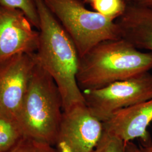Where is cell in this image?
I'll return each mask as SVG.
<instances>
[{
	"mask_svg": "<svg viewBox=\"0 0 152 152\" xmlns=\"http://www.w3.org/2000/svg\"><path fill=\"white\" fill-rule=\"evenodd\" d=\"M34 1L39 19L37 61L56 84L63 111L77 104L85 103L77 81L80 57L76 46L44 0Z\"/></svg>",
	"mask_w": 152,
	"mask_h": 152,
	"instance_id": "6da1fadb",
	"label": "cell"
},
{
	"mask_svg": "<svg viewBox=\"0 0 152 152\" xmlns=\"http://www.w3.org/2000/svg\"><path fill=\"white\" fill-rule=\"evenodd\" d=\"M152 68V52H142L121 38L103 41L79 59L77 81L82 91L105 87Z\"/></svg>",
	"mask_w": 152,
	"mask_h": 152,
	"instance_id": "7a4b0ae2",
	"label": "cell"
},
{
	"mask_svg": "<svg viewBox=\"0 0 152 152\" xmlns=\"http://www.w3.org/2000/svg\"><path fill=\"white\" fill-rule=\"evenodd\" d=\"M63 113L58 86L37 62L17 120L23 136L56 146Z\"/></svg>",
	"mask_w": 152,
	"mask_h": 152,
	"instance_id": "3957f363",
	"label": "cell"
},
{
	"mask_svg": "<svg viewBox=\"0 0 152 152\" xmlns=\"http://www.w3.org/2000/svg\"><path fill=\"white\" fill-rule=\"evenodd\" d=\"M68 33L79 57L107 40L122 38L115 20L86 9L81 0H44Z\"/></svg>",
	"mask_w": 152,
	"mask_h": 152,
	"instance_id": "277c9868",
	"label": "cell"
},
{
	"mask_svg": "<svg viewBox=\"0 0 152 152\" xmlns=\"http://www.w3.org/2000/svg\"><path fill=\"white\" fill-rule=\"evenodd\" d=\"M85 103L102 122L124 109L152 98V75L144 72L103 87L82 91Z\"/></svg>",
	"mask_w": 152,
	"mask_h": 152,
	"instance_id": "5b68a950",
	"label": "cell"
},
{
	"mask_svg": "<svg viewBox=\"0 0 152 152\" xmlns=\"http://www.w3.org/2000/svg\"><path fill=\"white\" fill-rule=\"evenodd\" d=\"M103 132V122L86 104H77L63 111L56 148L59 152H91Z\"/></svg>",
	"mask_w": 152,
	"mask_h": 152,
	"instance_id": "8992f818",
	"label": "cell"
},
{
	"mask_svg": "<svg viewBox=\"0 0 152 152\" xmlns=\"http://www.w3.org/2000/svg\"><path fill=\"white\" fill-rule=\"evenodd\" d=\"M37 63L35 53L18 55L0 62V115L17 121Z\"/></svg>",
	"mask_w": 152,
	"mask_h": 152,
	"instance_id": "52a82bcc",
	"label": "cell"
},
{
	"mask_svg": "<svg viewBox=\"0 0 152 152\" xmlns=\"http://www.w3.org/2000/svg\"><path fill=\"white\" fill-rule=\"evenodd\" d=\"M20 10L0 5V62L22 54L36 53L39 32Z\"/></svg>",
	"mask_w": 152,
	"mask_h": 152,
	"instance_id": "ba28073f",
	"label": "cell"
},
{
	"mask_svg": "<svg viewBox=\"0 0 152 152\" xmlns=\"http://www.w3.org/2000/svg\"><path fill=\"white\" fill-rule=\"evenodd\" d=\"M152 121V98L124 109L103 122L104 130L125 142L140 139L142 147L152 144L147 129Z\"/></svg>",
	"mask_w": 152,
	"mask_h": 152,
	"instance_id": "9c48e42d",
	"label": "cell"
},
{
	"mask_svg": "<svg viewBox=\"0 0 152 152\" xmlns=\"http://www.w3.org/2000/svg\"><path fill=\"white\" fill-rule=\"evenodd\" d=\"M115 22L121 37L136 49L152 52V10L127 4L124 14Z\"/></svg>",
	"mask_w": 152,
	"mask_h": 152,
	"instance_id": "30bf717a",
	"label": "cell"
},
{
	"mask_svg": "<svg viewBox=\"0 0 152 152\" xmlns=\"http://www.w3.org/2000/svg\"><path fill=\"white\" fill-rule=\"evenodd\" d=\"M23 136L16 120L0 115V152L10 149Z\"/></svg>",
	"mask_w": 152,
	"mask_h": 152,
	"instance_id": "8fae6325",
	"label": "cell"
},
{
	"mask_svg": "<svg viewBox=\"0 0 152 152\" xmlns=\"http://www.w3.org/2000/svg\"><path fill=\"white\" fill-rule=\"evenodd\" d=\"M90 5L94 11L116 20L124 14L127 4L125 0H95Z\"/></svg>",
	"mask_w": 152,
	"mask_h": 152,
	"instance_id": "7c38bea8",
	"label": "cell"
},
{
	"mask_svg": "<svg viewBox=\"0 0 152 152\" xmlns=\"http://www.w3.org/2000/svg\"><path fill=\"white\" fill-rule=\"evenodd\" d=\"M0 5L20 10L27 17L33 26L38 30L39 19L34 0H0Z\"/></svg>",
	"mask_w": 152,
	"mask_h": 152,
	"instance_id": "4fadbf2b",
	"label": "cell"
},
{
	"mask_svg": "<svg viewBox=\"0 0 152 152\" xmlns=\"http://www.w3.org/2000/svg\"><path fill=\"white\" fill-rule=\"evenodd\" d=\"M5 152H59L54 146L23 136L16 145Z\"/></svg>",
	"mask_w": 152,
	"mask_h": 152,
	"instance_id": "5bb4252c",
	"label": "cell"
},
{
	"mask_svg": "<svg viewBox=\"0 0 152 152\" xmlns=\"http://www.w3.org/2000/svg\"><path fill=\"white\" fill-rule=\"evenodd\" d=\"M91 152H126V142L104 130L101 139Z\"/></svg>",
	"mask_w": 152,
	"mask_h": 152,
	"instance_id": "9a60e30c",
	"label": "cell"
},
{
	"mask_svg": "<svg viewBox=\"0 0 152 152\" xmlns=\"http://www.w3.org/2000/svg\"><path fill=\"white\" fill-rule=\"evenodd\" d=\"M129 5L139 6L152 10V0H125Z\"/></svg>",
	"mask_w": 152,
	"mask_h": 152,
	"instance_id": "2e32d148",
	"label": "cell"
},
{
	"mask_svg": "<svg viewBox=\"0 0 152 152\" xmlns=\"http://www.w3.org/2000/svg\"><path fill=\"white\" fill-rule=\"evenodd\" d=\"M126 152H142L140 147L136 145L132 141L126 142Z\"/></svg>",
	"mask_w": 152,
	"mask_h": 152,
	"instance_id": "e0dca14e",
	"label": "cell"
},
{
	"mask_svg": "<svg viewBox=\"0 0 152 152\" xmlns=\"http://www.w3.org/2000/svg\"><path fill=\"white\" fill-rule=\"evenodd\" d=\"M140 148L142 152H152V144L151 145L146 147L140 146Z\"/></svg>",
	"mask_w": 152,
	"mask_h": 152,
	"instance_id": "ac0fdd59",
	"label": "cell"
},
{
	"mask_svg": "<svg viewBox=\"0 0 152 152\" xmlns=\"http://www.w3.org/2000/svg\"><path fill=\"white\" fill-rule=\"evenodd\" d=\"M84 3H86V4H91L94 1H95V0H82Z\"/></svg>",
	"mask_w": 152,
	"mask_h": 152,
	"instance_id": "d6986e66",
	"label": "cell"
}]
</instances>
